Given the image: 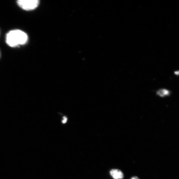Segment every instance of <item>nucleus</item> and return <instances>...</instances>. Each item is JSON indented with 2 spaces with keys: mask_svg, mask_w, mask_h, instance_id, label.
Returning a JSON list of instances; mask_svg holds the SVG:
<instances>
[{
  "mask_svg": "<svg viewBox=\"0 0 179 179\" xmlns=\"http://www.w3.org/2000/svg\"><path fill=\"white\" fill-rule=\"evenodd\" d=\"M28 40L27 34L21 30L11 31L7 35L6 42L9 46L14 47L26 43Z\"/></svg>",
  "mask_w": 179,
  "mask_h": 179,
  "instance_id": "f257e3e1",
  "label": "nucleus"
},
{
  "mask_svg": "<svg viewBox=\"0 0 179 179\" xmlns=\"http://www.w3.org/2000/svg\"><path fill=\"white\" fill-rule=\"evenodd\" d=\"M17 3L20 7L28 11L36 8L39 4V1L38 0H19Z\"/></svg>",
  "mask_w": 179,
  "mask_h": 179,
  "instance_id": "f03ea898",
  "label": "nucleus"
},
{
  "mask_svg": "<svg viewBox=\"0 0 179 179\" xmlns=\"http://www.w3.org/2000/svg\"><path fill=\"white\" fill-rule=\"evenodd\" d=\"M110 173L111 176L114 179H122L124 178L123 173L121 170L117 169L111 170Z\"/></svg>",
  "mask_w": 179,
  "mask_h": 179,
  "instance_id": "7ed1b4c3",
  "label": "nucleus"
},
{
  "mask_svg": "<svg viewBox=\"0 0 179 179\" xmlns=\"http://www.w3.org/2000/svg\"><path fill=\"white\" fill-rule=\"evenodd\" d=\"M157 94L161 97H164L170 95V92L166 89H161L157 92Z\"/></svg>",
  "mask_w": 179,
  "mask_h": 179,
  "instance_id": "20e7f679",
  "label": "nucleus"
},
{
  "mask_svg": "<svg viewBox=\"0 0 179 179\" xmlns=\"http://www.w3.org/2000/svg\"><path fill=\"white\" fill-rule=\"evenodd\" d=\"M67 118H66V117H64V120H63L62 121V122L63 123V124H65V123L67 122Z\"/></svg>",
  "mask_w": 179,
  "mask_h": 179,
  "instance_id": "39448f33",
  "label": "nucleus"
},
{
  "mask_svg": "<svg viewBox=\"0 0 179 179\" xmlns=\"http://www.w3.org/2000/svg\"><path fill=\"white\" fill-rule=\"evenodd\" d=\"M130 179H140L139 177L136 176H134L132 177Z\"/></svg>",
  "mask_w": 179,
  "mask_h": 179,
  "instance_id": "423d86ee",
  "label": "nucleus"
}]
</instances>
